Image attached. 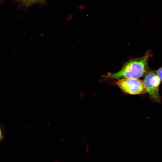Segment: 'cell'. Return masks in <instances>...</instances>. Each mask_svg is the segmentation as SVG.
I'll return each instance as SVG.
<instances>
[{
  "label": "cell",
  "instance_id": "3",
  "mask_svg": "<svg viewBox=\"0 0 162 162\" xmlns=\"http://www.w3.org/2000/svg\"><path fill=\"white\" fill-rule=\"evenodd\" d=\"M160 81L156 70H150L146 74L143 80L147 92L158 102L160 101L159 89Z\"/></svg>",
  "mask_w": 162,
  "mask_h": 162
},
{
  "label": "cell",
  "instance_id": "4",
  "mask_svg": "<svg viewBox=\"0 0 162 162\" xmlns=\"http://www.w3.org/2000/svg\"><path fill=\"white\" fill-rule=\"evenodd\" d=\"M4 138V126L0 124V142L2 141Z\"/></svg>",
  "mask_w": 162,
  "mask_h": 162
},
{
  "label": "cell",
  "instance_id": "2",
  "mask_svg": "<svg viewBox=\"0 0 162 162\" xmlns=\"http://www.w3.org/2000/svg\"><path fill=\"white\" fill-rule=\"evenodd\" d=\"M116 84L124 93L132 95L144 94L147 91L143 81L138 79H123Z\"/></svg>",
  "mask_w": 162,
  "mask_h": 162
},
{
  "label": "cell",
  "instance_id": "5",
  "mask_svg": "<svg viewBox=\"0 0 162 162\" xmlns=\"http://www.w3.org/2000/svg\"><path fill=\"white\" fill-rule=\"evenodd\" d=\"M156 72L160 81H162V67L156 70Z\"/></svg>",
  "mask_w": 162,
  "mask_h": 162
},
{
  "label": "cell",
  "instance_id": "1",
  "mask_svg": "<svg viewBox=\"0 0 162 162\" xmlns=\"http://www.w3.org/2000/svg\"><path fill=\"white\" fill-rule=\"evenodd\" d=\"M152 56L150 51H148L143 56L128 61L118 72L108 74L103 77L120 80L138 79L145 76L150 70L148 66V61Z\"/></svg>",
  "mask_w": 162,
  "mask_h": 162
},
{
  "label": "cell",
  "instance_id": "6",
  "mask_svg": "<svg viewBox=\"0 0 162 162\" xmlns=\"http://www.w3.org/2000/svg\"><path fill=\"white\" fill-rule=\"evenodd\" d=\"M43 0H28L27 3L29 4H31L36 2L41 1Z\"/></svg>",
  "mask_w": 162,
  "mask_h": 162
}]
</instances>
